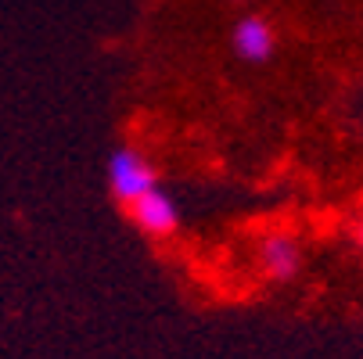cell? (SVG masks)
<instances>
[{"label":"cell","instance_id":"obj_5","mask_svg":"<svg viewBox=\"0 0 363 359\" xmlns=\"http://www.w3.org/2000/svg\"><path fill=\"white\" fill-rule=\"evenodd\" d=\"M356 241H359V244H363V223H359V230H356Z\"/></svg>","mask_w":363,"mask_h":359},{"label":"cell","instance_id":"obj_4","mask_svg":"<svg viewBox=\"0 0 363 359\" xmlns=\"http://www.w3.org/2000/svg\"><path fill=\"white\" fill-rule=\"evenodd\" d=\"M259 259H263V270L277 280H288L298 273V263H302V255H298V244L288 237V234H270L263 241V248H259Z\"/></svg>","mask_w":363,"mask_h":359},{"label":"cell","instance_id":"obj_2","mask_svg":"<svg viewBox=\"0 0 363 359\" xmlns=\"http://www.w3.org/2000/svg\"><path fill=\"white\" fill-rule=\"evenodd\" d=\"M130 209H133V223H137L140 230L155 234V237L173 234L177 223H180L177 201H173L162 187H151V190H144L140 198H133V201H130Z\"/></svg>","mask_w":363,"mask_h":359},{"label":"cell","instance_id":"obj_3","mask_svg":"<svg viewBox=\"0 0 363 359\" xmlns=\"http://www.w3.org/2000/svg\"><path fill=\"white\" fill-rule=\"evenodd\" d=\"M234 50H238V58H245V62H267L274 55V29H270V22L255 18V15L241 18L234 25Z\"/></svg>","mask_w":363,"mask_h":359},{"label":"cell","instance_id":"obj_1","mask_svg":"<svg viewBox=\"0 0 363 359\" xmlns=\"http://www.w3.org/2000/svg\"><path fill=\"white\" fill-rule=\"evenodd\" d=\"M108 183H112V194L119 201H126V205L133 198H140L144 190L159 187V183H155V169L144 162V155L133 151V147H119L116 155L108 159Z\"/></svg>","mask_w":363,"mask_h":359}]
</instances>
